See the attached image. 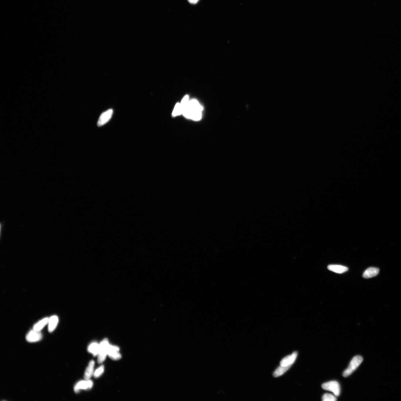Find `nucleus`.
Returning <instances> with one entry per match:
<instances>
[{
    "label": "nucleus",
    "mask_w": 401,
    "mask_h": 401,
    "mask_svg": "<svg viewBox=\"0 0 401 401\" xmlns=\"http://www.w3.org/2000/svg\"><path fill=\"white\" fill-rule=\"evenodd\" d=\"M323 389L332 392L335 396H339L341 392L339 383L336 381H332L323 384L322 385Z\"/></svg>",
    "instance_id": "nucleus-3"
},
{
    "label": "nucleus",
    "mask_w": 401,
    "mask_h": 401,
    "mask_svg": "<svg viewBox=\"0 0 401 401\" xmlns=\"http://www.w3.org/2000/svg\"><path fill=\"white\" fill-rule=\"evenodd\" d=\"M113 114V110L112 109H109L108 111L104 112L99 117L98 122H97V126L98 127H100L105 125L109 121L111 118Z\"/></svg>",
    "instance_id": "nucleus-5"
},
{
    "label": "nucleus",
    "mask_w": 401,
    "mask_h": 401,
    "mask_svg": "<svg viewBox=\"0 0 401 401\" xmlns=\"http://www.w3.org/2000/svg\"><path fill=\"white\" fill-rule=\"evenodd\" d=\"M182 109L180 103H177L176 104L174 109L173 112V116H176L178 115L182 114Z\"/></svg>",
    "instance_id": "nucleus-17"
},
{
    "label": "nucleus",
    "mask_w": 401,
    "mask_h": 401,
    "mask_svg": "<svg viewBox=\"0 0 401 401\" xmlns=\"http://www.w3.org/2000/svg\"><path fill=\"white\" fill-rule=\"evenodd\" d=\"M323 401H335L337 400L336 396L329 393H325L322 397Z\"/></svg>",
    "instance_id": "nucleus-18"
},
{
    "label": "nucleus",
    "mask_w": 401,
    "mask_h": 401,
    "mask_svg": "<svg viewBox=\"0 0 401 401\" xmlns=\"http://www.w3.org/2000/svg\"><path fill=\"white\" fill-rule=\"evenodd\" d=\"M93 383L90 380L79 381L74 387V390L76 393H78L81 390L90 389L92 387Z\"/></svg>",
    "instance_id": "nucleus-6"
},
{
    "label": "nucleus",
    "mask_w": 401,
    "mask_h": 401,
    "mask_svg": "<svg viewBox=\"0 0 401 401\" xmlns=\"http://www.w3.org/2000/svg\"><path fill=\"white\" fill-rule=\"evenodd\" d=\"M119 348L116 346L109 345L108 348L107 355L111 359L118 360L121 358V354L119 352Z\"/></svg>",
    "instance_id": "nucleus-7"
},
{
    "label": "nucleus",
    "mask_w": 401,
    "mask_h": 401,
    "mask_svg": "<svg viewBox=\"0 0 401 401\" xmlns=\"http://www.w3.org/2000/svg\"><path fill=\"white\" fill-rule=\"evenodd\" d=\"M104 367L103 365L100 366L94 372L93 375L95 378H98L102 375L104 372Z\"/></svg>",
    "instance_id": "nucleus-19"
},
{
    "label": "nucleus",
    "mask_w": 401,
    "mask_h": 401,
    "mask_svg": "<svg viewBox=\"0 0 401 401\" xmlns=\"http://www.w3.org/2000/svg\"><path fill=\"white\" fill-rule=\"evenodd\" d=\"M99 349H100V345H99V344L97 343L96 342H92L88 347V352L90 353L93 354V355L95 356L98 355Z\"/></svg>",
    "instance_id": "nucleus-14"
},
{
    "label": "nucleus",
    "mask_w": 401,
    "mask_h": 401,
    "mask_svg": "<svg viewBox=\"0 0 401 401\" xmlns=\"http://www.w3.org/2000/svg\"><path fill=\"white\" fill-rule=\"evenodd\" d=\"M49 318L47 317L44 318L42 320H41L40 321L37 323L33 326V329L35 331H40L46 325L48 324L49 322Z\"/></svg>",
    "instance_id": "nucleus-15"
},
{
    "label": "nucleus",
    "mask_w": 401,
    "mask_h": 401,
    "mask_svg": "<svg viewBox=\"0 0 401 401\" xmlns=\"http://www.w3.org/2000/svg\"><path fill=\"white\" fill-rule=\"evenodd\" d=\"M379 272V269L378 268L370 267L366 269L364 272L363 277L365 278H373L377 276Z\"/></svg>",
    "instance_id": "nucleus-10"
},
{
    "label": "nucleus",
    "mask_w": 401,
    "mask_h": 401,
    "mask_svg": "<svg viewBox=\"0 0 401 401\" xmlns=\"http://www.w3.org/2000/svg\"><path fill=\"white\" fill-rule=\"evenodd\" d=\"M298 354L297 351H295L292 355L286 356L280 361V365L283 367L292 366L297 358Z\"/></svg>",
    "instance_id": "nucleus-8"
},
{
    "label": "nucleus",
    "mask_w": 401,
    "mask_h": 401,
    "mask_svg": "<svg viewBox=\"0 0 401 401\" xmlns=\"http://www.w3.org/2000/svg\"><path fill=\"white\" fill-rule=\"evenodd\" d=\"M199 1V0H188V1H189L190 3L193 4H196V3L198 2Z\"/></svg>",
    "instance_id": "nucleus-20"
},
{
    "label": "nucleus",
    "mask_w": 401,
    "mask_h": 401,
    "mask_svg": "<svg viewBox=\"0 0 401 401\" xmlns=\"http://www.w3.org/2000/svg\"><path fill=\"white\" fill-rule=\"evenodd\" d=\"M94 366H95V362L91 361L89 363L85 372L84 378L85 380H90L92 376L93 375Z\"/></svg>",
    "instance_id": "nucleus-12"
},
{
    "label": "nucleus",
    "mask_w": 401,
    "mask_h": 401,
    "mask_svg": "<svg viewBox=\"0 0 401 401\" xmlns=\"http://www.w3.org/2000/svg\"><path fill=\"white\" fill-rule=\"evenodd\" d=\"M203 108L199 103L195 99L189 101V104L182 110V114L185 118L198 121L202 118Z\"/></svg>",
    "instance_id": "nucleus-1"
},
{
    "label": "nucleus",
    "mask_w": 401,
    "mask_h": 401,
    "mask_svg": "<svg viewBox=\"0 0 401 401\" xmlns=\"http://www.w3.org/2000/svg\"><path fill=\"white\" fill-rule=\"evenodd\" d=\"M291 367V365L287 367H283L280 365L275 371L274 374H273V376L274 377H278L282 375L290 368Z\"/></svg>",
    "instance_id": "nucleus-16"
},
{
    "label": "nucleus",
    "mask_w": 401,
    "mask_h": 401,
    "mask_svg": "<svg viewBox=\"0 0 401 401\" xmlns=\"http://www.w3.org/2000/svg\"><path fill=\"white\" fill-rule=\"evenodd\" d=\"M42 338V335L40 331L31 330L28 333L26 337V340L28 342H34L39 341Z\"/></svg>",
    "instance_id": "nucleus-9"
},
{
    "label": "nucleus",
    "mask_w": 401,
    "mask_h": 401,
    "mask_svg": "<svg viewBox=\"0 0 401 401\" xmlns=\"http://www.w3.org/2000/svg\"><path fill=\"white\" fill-rule=\"evenodd\" d=\"M328 269L329 271H333L337 274H341L348 271V268L341 265L331 264L328 267Z\"/></svg>",
    "instance_id": "nucleus-11"
},
{
    "label": "nucleus",
    "mask_w": 401,
    "mask_h": 401,
    "mask_svg": "<svg viewBox=\"0 0 401 401\" xmlns=\"http://www.w3.org/2000/svg\"><path fill=\"white\" fill-rule=\"evenodd\" d=\"M363 360V358L360 356H356L353 358L348 367L343 372L344 377H346L350 375L360 366Z\"/></svg>",
    "instance_id": "nucleus-2"
},
{
    "label": "nucleus",
    "mask_w": 401,
    "mask_h": 401,
    "mask_svg": "<svg viewBox=\"0 0 401 401\" xmlns=\"http://www.w3.org/2000/svg\"><path fill=\"white\" fill-rule=\"evenodd\" d=\"M58 322V317L56 316H53L49 318L48 324H49L48 329L49 333L52 332L54 330L57 326Z\"/></svg>",
    "instance_id": "nucleus-13"
},
{
    "label": "nucleus",
    "mask_w": 401,
    "mask_h": 401,
    "mask_svg": "<svg viewBox=\"0 0 401 401\" xmlns=\"http://www.w3.org/2000/svg\"><path fill=\"white\" fill-rule=\"evenodd\" d=\"M99 345L100 349L98 355V362L99 363H102L107 355L108 348L109 345V341L107 339H105L99 344Z\"/></svg>",
    "instance_id": "nucleus-4"
}]
</instances>
